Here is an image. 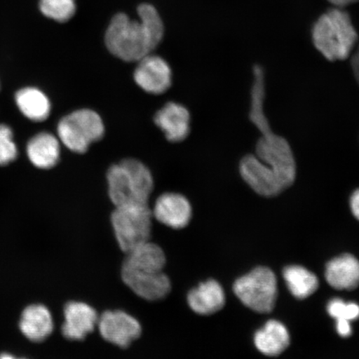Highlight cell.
I'll return each mask as SVG.
<instances>
[{
  "instance_id": "obj_27",
  "label": "cell",
  "mask_w": 359,
  "mask_h": 359,
  "mask_svg": "<svg viewBox=\"0 0 359 359\" xmlns=\"http://www.w3.org/2000/svg\"><path fill=\"white\" fill-rule=\"evenodd\" d=\"M349 205L353 217L359 221V188L350 196Z\"/></svg>"
},
{
  "instance_id": "obj_5",
  "label": "cell",
  "mask_w": 359,
  "mask_h": 359,
  "mask_svg": "<svg viewBox=\"0 0 359 359\" xmlns=\"http://www.w3.org/2000/svg\"><path fill=\"white\" fill-rule=\"evenodd\" d=\"M152 218L154 215L147 204L116 206L111 215V222L123 252L128 253L150 241Z\"/></svg>"
},
{
  "instance_id": "obj_12",
  "label": "cell",
  "mask_w": 359,
  "mask_h": 359,
  "mask_svg": "<svg viewBox=\"0 0 359 359\" xmlns=\"http://www.w3.org/2000/svg\"><path fill=\"white\" fill-rule=\"evenodd\" d=\"M151 212L157 222L175 230L187 227L192 217L189 201L178 193H165L159 196Z\"/></svg>"
},
{
  "instance_id": "obj_16",
  "label": "cell",
  "mask_w": 359,
  "mask_h": 359,
  "mask_svg": "<svg viewBox=\"0 0 359 359\" xmlns=\"http://www.w3.org/2000/svg\"><path fill=\"white\" fill-rule=\"evenodd\" d=\"M325 278L336 290H352L359 285V262L351 255L345 254L327 263Z\"/></svg>"
},
{
  "instance_id": "obj_29",
  "label": "cell",
  "mask_w": 359,
  "mask_h": 359,
  "mask_svg": "<svg viewBox=\"0 0 359 359\" xmlns=\"http://www.w3.org/2000/svg\"><path fill=\"white\" fill-rule=\"evenodd\" d=\"M327 1L330 2L332 4H334L336 7H344L348 6V4H351L355 2L359 1V0H327Z\"/></svg>"
},
{
  "instance_id": "obj_30",
  "label": "cell",
  "mask_w": 359,
  "mask_h": 359,
  "mask_svg": "<svg viewBox=\"0 0 359 359\" xmlns=\"http://www.w3.org/2000/svg\"><path fill=\"white\" fill-rule=\"evenodd\" d=\"M0 359H27V358H18V357L12 355V354H11V353H4L2 354H0Z\"/></svg>"
},
{
  "instance_id": "obj_7",
  "label": "cell",
  "mask_w": 359,
  "mask_h": 359,
  "mask_svg": "<svg viewBox=\"0 0 359 359\" xmlns=\"http://www.w3.org/2000/svg\"><path fill=\"white\" fill-rule=\"evenodd\" d=\"M242 304L257 313H269L277 299V280L271 269L255 268L238 279L233 286Z\"/></svg>"
},
{
  "instance_id": "obj_11",
  "label": "cell",
  "mask_w": 359,
  "mask_h": 359,
  "mask_svg": "<svg viewBox=\"0 0 359 359\" xmlns=\"http://www.w3.org/2000/svg\"><path fill=\"white\" fill-rule=\"evenodd\" d=\"M65 322L62 326V334L65 338L72 341H82L92 334L97 327L100 316L91 305L71 302L64 309Z\"/></svg>"
},
{
  "instance_id": "obj_20",
  "label": "cell",
  "mask_w": 359,
  "mask_h": 359,
  "mask_svg": "<svg viewBox=\"0 0 359 359\" xmlns=\"http://www.w3.org/2000/svg\"><path fill=\"white\" fill-rule=\"evenodd\" d=\"M15 102L22 114L33 122H43L50 114V102L38 88L20 89L16 93Z\"/></svg>"
},
{
  "instance_id": "obj_18",
  "label": "cell",
  "mask_w": 359,
  "mask_h": 359,
  "mask_svg": "<svg viewBox=\"0 0 359 359\" xmlns=\"http://www.w3.org/2000/svg\"><path fill=\"white\" fill-rule=\"evenodd\" d=\"M167 255L161 247L151 241L126 253L122 266L144 271H164Z\"/></svg>"
},
{
  "instance_id": "obj_14",
  "label": "cell",
  "mask_w": 359,
  "mask_h": 359,
  "mask_svg": "<svg viewBox=\"0 0 359 359\" xmlns=\"http://www.w3.org/2000/svg\"><path fill=\"white\" fill-rule=\"evenodd\" d=\"M154 122L170 142L185 140L190 132L189 111L177 103L168 102L165 104L156 112Z\"/></svg>"
},
{
  "instance_id": "obj_8",
  "label": "cell",
  "mask_w": 359,
  "mask_h": 359,
  "mask_svg": "<svg viewBox=\"0 0 359 359\" xmlns=\"http://www.w3.org/2000/svg\"><path fill=\"white\" fill-rule=\"evenodd\" d=\"M97 329L106 342L121 348H127L140 338V322L127 312L107 311L98 318Z\"/></svg>"
},
{
  "instance_id": "obj_25",
  "label": "cell",
  "mask_w": 359,
  "mask_h": 359,
  "mask_svg": "<svg viewBox=\"0 0 359 359\" xmlns=\"http://www.w3.org/2000/svg\"><path fill=\"white\" fill-rule=\"evenodd\" d=\"M327 311L335 320L352 321L359 318V305L355 303H345L341 299L330 300L327 304Z\"/></svg>"
},
{
  "instance_id": "obj_28",
  "label": "cell",
  "mask_w": 359,
  "mask_h": 359,
  "mask_svg": "<svg viewBox=\"0 0 359 359\" xmlns=\"http://www.w3.org/2000/svg\"><path fill=\"white\" fill-rule=\"evenodd\" d=\"M351 65L354 77H355L357 82L359 83V47L352 57Z\"/></svg>"
},
{
  "instance_id": "obj_23",
  "label": "cell",
  "mask_w": 359,
  "mask_h": 359,
  "mask_svg": "<svg viewBox=\"0 0 359 359\" xmlns=\"http://www.w3.org/2000/svg\"><path fill=\"white\" fill-rule=\"evenodd\" d=\"M39 10L48 19L66 22L74 16L77 4L76 0H39Z\"/></svg>"
},
{
  "instance_id": "obj_9",
  "label": "cell",
  "mask_w": 359,
  "mask_h": 359,
  "mask_svg": "<svg viewBox=\"0 0 359 359\" xmlns=\"http://www.w3.org/2000/svg\"><path fill=\"white\" fill-rule=\"evenodd\" d=\"M121 277L139 298L147 302L163 299L172 290V282L164 271H144L122 266Z\"/></svg>"
},
{
  "instance_id": "obj_15",
  "label": "cell",
  "mask_w": 359,
  "mask_h": 359,
  "mask_svg": "<svg viewBox=\"0 0 359 359\" xmlns=\"http://www.w3.org/2000/svg\"><path fill=\"white\" fill-rule=\"evenodd\" d=\"M20 329L25 338L32 342H42L55 329L51 312L43 304L29 305L21 314Z\"/></svg>"
},
{
  "instance_id": "obj_26",
  "label": "cell",
  "mask_w": 359,
  "mask_h": 359,
  "mask_svg": "<svg viewBox=\"0 0 359 359\" xmlns=\"http://www.w3.org/2000/svg\"><path fill=\"white\" fill-rule=\"evenodd\" d=\"M349 322L346 320H336L337 332L344 338H347V337L352 334L351 325H350Z\"/></svg>"
},
{
  "instance_id": "obj_4",
  "label": "cell",
  "mask_w": 359,
  "mask_h": 359,
  "mask_svg": "<svg viewBox=\"0 0 359 359\" xmlns=\"http://www.w3.org/2000/svg\"><path fill=\"white\" fill-rule=\"evenodd\" d=\"M110 199L116 206L147 204L154 190V178L144 164L125 159L107 170Z\"/></svg>"
},
{
  "instance_id": "obj_6",
  "label": "cell",
  "mask_w": 359,
  "mask_h": 359,
  "mask_svg": "<svg viewBox=\"0 0 359 359\" xmlns=\"http://www.w3.org/2000/svg\"><path fill=\"white\" fill-rule=\"evenodd\" d=\"M57 130L62 144L77 154L86 152L105 133L101 116L90 109H79L65 116L58 123Z\"/></svg>"
},
{
  "instance_id": "obj_3",
  "label": "cell",
  "mask_w": 359,
  "mask_h": 359,
  "mask_svg": "<svg viewBox=\"0 0 359 359\" xmlns=\"http://www.w3.org/2000/svg\"><path fill=\"white\" fill-rule=\"evenodd\" d=\"M312 37L318 51L330 61L347 60L358 39L348 13L339 8L320 17L313 25Z\"/></svg>"
},
{
  "instance_id": "obj_22",
  "label": "cell",
  "mask_w": 359,
  "mask_h": 359,
  "mask_svg": "<svg viewBox=\"0 0 359 359\" xmlns=\"http://www.w3.org/2000/svg\"><path fill=\"white\" fill-rule=\"evenodd\" d=\"M283 276L292 295L296 299H304L312 295L318 288V278L303 266L286 267Z\"/></svg>"
},
{
  "instance_id": "obj_10",
  "label": "cell",
  "mask_w": 359,
  "mask_h": 359,
  "mask_svg": "<svg viewBox=\"0 0 359 359\" xmlns=\"http://www.w3.org/2000/svg\"><path fill=\"white\" fill-rule=\"evenodd\" d=\"M134 79L145 92L161 94L172 85V70L163 58L149 55L138 61Z\"/></svg>"
},
{
  "instance_id": "obj_19",
  "label": "cell",
  "mask_w": 359,
  "mask_h": 359,
  "mask_svg": "<svg viewBox=\"0 0 359 359\" xmlns=\"http://www.w3.org/2000/svg\"><path fill=\"white\" fill-rule=\"evenodd\" d=\"M288 330L282 323L272 320L255 335V344L259 352L269 357L279 356L289 347Z\"/></svg>"
},
{
  "instance_id": "obj_1",
  "label": "cell",
  "mask_w": 359,
  "mask_h": 359,
  "mask_svg": "<svg viewBox=\"0 0 359 359\" xmlns=\"http://www.w3.org/2000/svg\"><path fill=\"white\" fill-rule=\"evenodd\" d=\"M240 173L258 195L273 197L281 194L293 185L297 174L289 142L275 133L262 135L255 146V154L241 159Z\"/></svg>"
},
{
  "instance_id": "obj_2",
  "label": "cell",
  "mask_w": 359,
  "mask_h": 359,
  "mask_svg": "<svg viewBox=\"0 0 359 359\" xmlns=\"http://www.w3.org/2000/svg\"><path fill=\"white\" fill-rule=\"evenodd\" d=\"M139 20L123 13L116 15L105 34L111 55L126 62H138L158 46L164 35V25L158 12L149 4L137 8Z\"/></svg>"
},
{
  "instance_id": "obj_21",
  "label": "cell",
  "mask_w": 359,
  "mask_h": 359,
  "mask_svg": "<svg viewBox=\"0 0 359 359\" xmlns=\"http://www.w3.org/2000/svg\"><path fill=\"white\" fill-rule=\"evenodd\" d=\"M254 83L250 93V110L249 118L250 122L259 130L262 135L273 133L271 124L264 111V101L266 97V85L264 74L262 66L255 65L253 69Z\"/></svg>"
},
{
  "instance_id": "obj_24",
  "label": "cell",
  "mask_w": 359,
  "mask_h": 359,
  "mask_svg": "<svg viewBox=\"0 0 359 359\" xmlns=\"http://www.w3.org/2000/svg\"><path fill=\"white\" fill-rule=\"evenodd\" d=\"M18 156V148L12 129L7 125L0 124V165H6Z\"/></svg>"
},
{
  "instance_id": "obj_17",
  "label": "cell",
  "mask_w": 359,
  "mask_h": 359,
  "mask_svg": "<svg viewBox=\"0 0 359 359\" xmlns=\"http://www.w3.org/2000/svg\"><path fill=\"white\" fill-rule=\"evenodd\" d=\"M27 154L36 168H53L60 161V141L51 133H40L30 139L27 145Z\"/></svg>"
},
{
  "instance_id": "obj_13",
  "label": "cell",
  "mask_w": 359,
  "mask_h": 359,
  "mask_svg": "<svg viewBox=\"0 0 359 359\" xmlns=\"http://www.w3.org/2000/svg\"><path fill=\"white\" fill-rule=\"evenodd\" d=\"M188 306L199 316H208L222 311L226 304L222 286L215 280H209L191 289L187 294Z\"/></svg>"
}]
</instances>
